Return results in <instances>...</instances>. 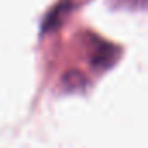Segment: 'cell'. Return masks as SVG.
Masks as SVG:
<instances>
[{
  "instance_id": "cell-1",
  "label": "cell",
  "mask_w": 148,
  "mask_h": 148,
  "mask_svg": "<svg viewBox=\"0 0 148 148\" xmlns=\"http://www.w3.org/2000/svg\"><path fill=\"white\" fill-rule=\"evenodd\" d=\"M64 12V9H63V5H58L47 18H45V30H49V28H54L58 23H59V19H61V14Z\"/></svg>"
}]
</instances>
